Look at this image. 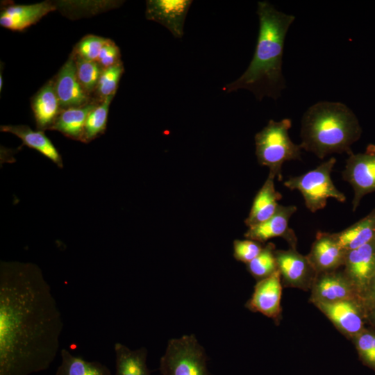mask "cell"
Here are the masks:
<instances>
[{"label": "cell", "mask_w": 375, "mask_h": 375, "mask_svg": "<svg viewBox=\"0 0 375 375\" xmlns=\"http://www.w3.org/2000/svg\"><path fill=\"white\" fill-rule=\"evenodd\" d=\"M61 312L41 269L32 262H0V375H31L56 358Z\"/></svg>", "instance_id": "cell-1"}, {"label": "cell", "mask_w": 375, "mask_h": 375, "mask_svg": "<svg viewBox=\"0 0 375 375\" xmlns=\"http://www.w3.org/2000/svg\"><path fill=\"white\" fill-rule=\"evenodd\" d=\"M257 14L259 31L252 60L245 72L223 90L231 92L245 89L259 101L265 97L276 100L285 88L282 69L284 43L295 17L278 10L267 1L258 2Z\"/></svg>", "instance_id": "cell-2"}, {"label": "cell", "mask_w": 375, "mask_h": 375, "mask_svg": "<svg viewBox=\"0 0 375 375\" xmlns=\"http://www.w3.org/2000/svg\"><path fill=\"white\" fill-rule=\"evenodd\" d=\"M362 134L353 112L341 102L322 101L312 105L301 119L302 149L319 159L332 153L352 152L351 147Z\"/></svg>", "instance_id": "cell-3"}, {"label": "cell", "mask_w": 375, "mask_h": 375, "mask_svg": "<svg viewBox=\"0 0 375 375\" xmlns=\"http://www.w3.org/2000/svg\"><path fill=\"white\" fill-rule=\"evenodd\" d=\"M292 120L285 118L280 121L270 119L267 124L254 137L256 156L260 165L269 169V174L282 179L283 165L290 160L301 159L302 148L294 143L289 135Z\"/></svg>", "instance_id": "cell-4"}, {"label": "cell", "mask_w": 375, "mask_h": 375, "mask_svg": "<svg viewBox=\"0 0 375 375\" xmlns=\"http://www.w3.org/2000/svg\"><path fill=\"white\" fill-rule=\"evenodd\" d=\"M335 163V158L331 157L303 174L290 176L283 184L291 190L301 192L306 207L311 212L323 209L328 199L344 202L346 196L336 188L331 177Z\"/></svg>", "instance_id": "cell-5"}, {"label": "cell", "mask_w": 375, "mask_h": 375, "mask_svg": "<svg viewBox=\"0 0 375 375\" xmlns=\"http://www.w3.org/2000/svg\"><path fill=\"white\" fill-rule=\"evenodd\" d=\"M207 356L194 335H184L169 340L160 358L162 375H209Z\"/></svg>", "instance_id": "cell-6"}, {"label": "cell", "mask_w": 375, "mask_h": 375, "mask_svg": "<svg viewBox=\"0 0 375 375\" xmlns=\"http://www.w3.org/2000/svg\"><path fill=\"white\" fill-rule=\"evenodd\" d=\"M342 176L353 188L355 212L365 195L375 192V146L369 145L363 153L349 154Z\"/></svg>", "instance_id": "cell-7"}, {"label": "cell", "mask_w": 375, "mask_h": 375, "mask_svg": "<svg viewBox=\"0 0 375 375\" xmlns=\"http://www.w3.org/2000/svg\"><path fill=\"white\" fill-rule=\"evenodd\" d=\"M343 270L362 299H365L370 283L375 276V239L347 252Z\"/></svg>", "instance_id": "cell-8"}, {"label": "cell", "mask_w": 375, "mask_h": 375, "mask_svg": "<svg viewBox=\"0 0 375 375\" xmlns=\"http://www.w3.org/2000/svg\"><path fill=\"white\" fill-rule=\"evenodd\" d=\"M277 269L284 282L299 288L312 287L317 275L307 256L298 253L295 248L275 250Z\"/></svg>", "instance_id": "cell-9"}, {"label": "cell", "mask_w": 375, "mask_h": 375, "mask_svg": "<svg viewBox=\"0 0 375 375\" xmlns=\"http://www.w3.org/2000/svg\"><path fill=\"white\" fill-rule=\"evenodd\" d=\"M311 301L357 302L362 298L344 274L337 270L317 274L312 284Z\"/></svg>", "instance_id": "cell-10"}, {"label": "cell", "mask_w": 375, "mask_h": 375, "mask_svg": "<svg viewBox=\"0 0 375 375\" xmlns=\"http://www.w3.org/2000/svg\"><path fill=\"white\" fill-rule=\"evenodd\" d=\"M297 208L294 205H278L275 213L266 221L249 227L244 233L247 239L265 242L268 240L281 237L295 248L297 238L293 230L289 227V221Z\"/></svg>", "instance_id": "cell-11"}, {"label": "cell", "mask_w": 375, "mask_h": 375, "mask_svg": "<svg viewBox=\"0 0 375 375\" xmlns=\"http://www.w3.org/2000/svg\"><path fill=\"white\" fill-rule=\"evenodd\" d=\"M191 0L147 1L146 17L165 26L176 38L183 35L184 22Z\"/></svg>", "instance_id": "cell-12"}, {"label": "cell", "mask_w": 375, "mask_h": 375, "mask_svg": "<svg viewBox=\"0 0 375 375\" xmlns=\"http://www.w3.org/2000/svg\"><path fill=\"white\" fill-rule=\"evenodd\" d=\"M281 273L277 269L268 277L260 280L255 285L253 294L246 303V307L251 311L277 319L281 311Z\"/></svg>", "instance_id": "cell-13"}, {"label": "cell", "mask_w": 375, "mask_h": 375, "mask_svg": "<svg viewBox=\"0 0 375 375\" xmlns=\"http://www.w3.org/2000/svg\"><path fill=\"white\" fill-rule=\"evenodd\" d=\"M344 334L356 338L363 331L358 303L351 301L312 302Z\"/></svg>", "instance_id": "cell-14"}, {"label": "cell", "mask_w": 375, "mask_h": 375, "mask_svg": "<svg viewBox=\"0 0 375 375\" xmlns=\"http://www.w3.org/2000/svg\"><path fill=\"white\" fill-rule=\"evenodd\" d=\"M54 85L62 109L78 107L90 102L88 94L81 86L77 76L74 53L60 69Z\"/></svg>", "instance_id": "cell-15"}, {"label": "cell", "mask_w": 375, "mask_h": 375, "mask_svg": "<svg viewBox=\"0 0 375 375\" xmlns=\"http://www.w3.org/2000/svg\"><path fill=\"white\" fill-rule=\"evenodd\" d=\"M346 253L331 233L318 232L307 257L317 274H319L337 270L343 266Z\"/></svg>", "instance_id": "cell-16"}, {"label": "cell", "mask_w": 375, "mask_h": 375, "mask_svg": "<svg viewBox=\"0 0 375 375\" xmlns=\"http://www.w3.org/2000/svg\"><path fill=\"white\" fill-rule=\"evenodd\" d=\"M56 8L53 3L49 2L10 6L1 11L0 25L10 30L22 31Z\"/></svg>", "instance_id": "cell-17"}, {"label": "cell", "mask_w": 375, "mask_h": 375, "mask_svg": "<svg viewBox=\"0 0 375 375\" xmlns=\"http://www.w3.org/2000/svg\"><path fill=\"white\" fill-rule=\"evenodd\" d=\"M32 108L38 128L49 130L62 110L53 81H49L37 92L32 100Z\"/></svg>", "instance_id": "cell-18"}, {"label": "cell", "mask_w": 375, "mask_h": 375, "mask_svg": "<svg viewBox=\"0 0 375 375\" xmlns=\"http://www.w3.org/2000/svg\"><path fill=\"white\" fill-rule=\"evenodd\" d=\"M274 177L270 174L254 197L248 217L244 220L249 228L271 217L277 210L281 194L276 190Z\"/></svg>", "instance_id": "cell-19"}, {"label": "cell", "mask_w": 375, "mask_h": 375, "mask_svg": "<svg viewBox=\"0 0 375 375\" xmlns=\"http://www.w3.org/2000/svg\"><path fill=\"white\" fill-rule=\"evenodd\" d=\"M338 244L345 251L356 249L375 239V208L344 230L331 233Z\"/></svg>", "instance_id": "cell-20"}, {"label": "cell", "mask_w": 375, "mask_h": 375, "mask_svg": "<svg viewBox=\"0 0 375 375\" xmlns=\"http://www.w3.org/2000/svg\"><path fill=\"white\" fill-rule=\"evenodd\" d=\"M1 131L15 135L26 146L37 150L58 167H63L60 154L44 131H33L26 125H2Z\"/></svg>", "instance_id": "cell-21"}, {"label": "cell", "mask_w": 375, "mask_h": 375, "mask_svg": "<svg viewBox=\"0 0 375 375\" xmlns=\"http://www.w3.org/2000/svg\"><path fill=\"white\" fill-rule=\"evenodd\" d=\"M115 375H151L147 365L145 347L131 349L120 342L114 344Z\"/></svg>", "instance_id": "cell-22"}, {"label": "cell", "mask_w": 375, "mask_h": 375, "mask_svg": "<svg viewBox=\"0 0 375 375\" xmlns=\"http://www.w3.org/2000/svg\"><path fill=\"white\" fill-rule=\"evenodd\" d=\"M96 106L94 102H89L81 106L62 109L49 130L59 131L69 138L81 141L87 117Z\"/></svg>", "instance_id": "cell-23"}, {"label": "cell", "mask_w": 375, "mask_h": 375, "mask_svg": "<svg viewBox=\"0 0 375 375\" xmlns=\"http://www.w3.org/2000/svg\"><path fill=\"white\" fill-rule=\"evenodd\" d=\"M61 363L56 375H111L110 369L99 361H88L72 354L67 349L60 350Z\"/></svg>", "instance_id": "cell-24"}, {"label": "cell", "mask_w": 375, "mask_h": 375, "mask_svg": "<svg viewBox=\"0 0 375 375\" xmlns=\"http://www.w3.org/2000/svg\"><path fill=\"white\" fill-rule=\"evenodd\" d=\"M113 97L110 96L103 99L90 111L85 122L81 142H89L105 131L109 106Z\"/></svg>", "instance_id": "cell-25"}, {"label": "cell", "mask_w": 375, "mask_h": 375, "mask_svg": "<svg viewBox=\"0 0 375 375\" xmlns=\"http://www.w3.org/2000/svg\"><path fill=\"white\" fill-rule=\"evenodd\" d=\"M74 54L78 81L85 91L89 94L97 89L103 68L97 61L84 59Z\"/></svg>", "instance_id": "cell-26"}, {"label": "cell", "mask_w": 375, "mask_h": 375, "mask_svg": "<svg viewBox=\"0 0 375 375\" xmlns=\"http://www.w3.org/2000/svg\"><path fill=\"white\" fill-rule=\"evenodd\" d=\"M274 251V245L269 243L263 247L258 256L247 264L248 271L253 276L261 280L278 269Z\"/></svg>", "instance_id": "cell-27"}, {"label": "cell", "mask_w": 375, "mask_h": 375, "mask_svg": "<svg viewBox=\"0 0 375 375\" xmlns=\"http://www.w3.org/2000/svg\"><path fill=\"white\" fill-rule=\"evenodd\" d=\"M124 69L122 62L103 69L96 89L97 94L102 100L108 97L115 96Z\"/></svg>", "instance_id": "cell-28"}, {"label": "cell", "mask_w": 375, "mask_h": 375, "mask_svg": "<svg viewBox=\"0 0 375 375\" xmlns=\"http://www.w3.org/2000/svg\"><path fill=\"white\" fill-rule=\"evenodd\" d=\"M109 41L102 37L90 35L84 37L75 47V54L84 59L97 61L102 47Z\"/></svg>", "instance_id": "cell-29"}, {"label": "cell", "mask_w": 375, "mask_h": 375, "mask_svg": "<svg viewBox=\"0 0 375 375\" xmlns=\"http://www.w3.org/2000/svg\"><path fill=\"white\" fill-rule=\"evenodd\" d=\"M260 242L252 240H235L233 242V256L240 262L248 264L261 252Z\"/></svg>", "instance_id": "cell-30"}, {"label": "cell", "mask_w": 375, "mask_h": 375, "mask_svg": "<svg viewBox=\"0 0 375 375\" xmlns=\"http://www.w3.org/2000/svg\"><path fill=\"white\" fill-rule=\"evenodd\" d=\"M373 338V333L362 331L356 337V345L362 360L375 369Z\"/></svg>", "instance_id": "cell-31"}, {"label": "cell", "mask_w": 375, "mask_h": 375, "mask_svg": "<svg viewBox=\"0 0 375 375\" xmlns=\"http://www.w3.org/2000/svg\"><path fill=\"white\" fill-rule=\"evenodd\" d=\"M97 62L103 69L115 65L122 62L120 60V51L113 41L109 40L102 47Z\"/></svg>", "instance_id": "cell-32"}, {"label": "cell", "mask_w": 375, "mask_h": 375, "mask_svg": "<svg viewBox=\"0 0 375 375\" xmlns=\"http://www.w3.org/2000/svg\"><path fill=\"white\" fill-rule=\"evenodd\" d=\"M367 299L372 302H375V276L370 283L368 292L365 297V300Z\"/></svg>", "instance_id": "cell-33"}, {"label": "cell", "mask_w": 375, "mask_h": 375, "mask_svg": "<svg viewBox=\"0 0 375 375\" xmlns=\"http://www.w3.org/2000/svg\"><path fill=\"white\" fill-rule=\"evenodd\" d=\"M3 86V79H2V74H0V90H1Z\"/></svg>", "instance_id": "cell-34"}, {"label": "cell", "mask_w": 375, "mask_h": 375, "mask_svg": "<svg viewBox=\"0 0 375 375\" xmlns=\"http://www.w3.org/2000/svg\"><path fill=\"white\" fill-rule=\"evenodd\" d=\"M372 316V318L374 319V320L375 321V306H374V308L373 309Z\"/></svg>", "instance_id": "cell-35"}]
</instances>
